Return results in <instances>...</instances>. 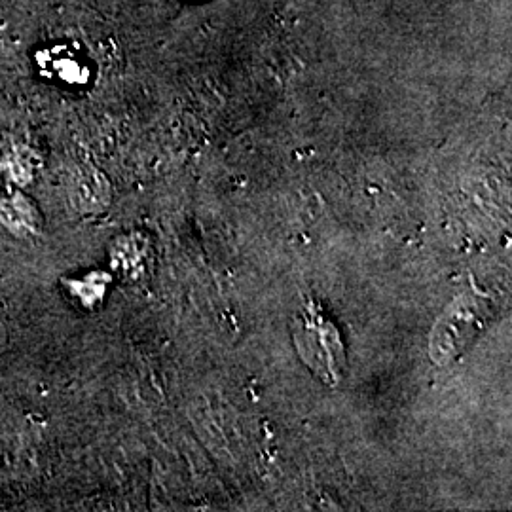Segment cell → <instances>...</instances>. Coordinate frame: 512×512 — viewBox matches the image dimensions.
<instances>
[{
    "instance_id": "obj_1",
    "label": "cell",
    "mask_w": 512,
    "mask_h": 512,
    "mask_svg": "<svg viewBox=\"0 0 512 512\" xmlns=\"http://www.w3.org/2000/svg\"><path fill=\"white\" fill-rule=\"evenodd\" d=\"M490 308L476 296L456 300L431 334V357L439 365H448L469 348L488 325Z\"/></svg>"
}]
</instances>
